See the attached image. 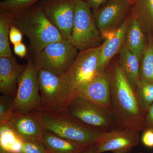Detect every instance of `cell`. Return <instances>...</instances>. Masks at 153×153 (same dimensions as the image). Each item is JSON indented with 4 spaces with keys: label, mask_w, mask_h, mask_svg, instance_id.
<instances>
[{
    "label": "cell",
    "mask_w": 153,
    "mask_h": 153,
    "mask_svg": "<svg viewBox=\"0 0 153 153\" xmlns=\"http://www.w3.org/2000/svg\"><path fill=\"white\" fill-rule=\"evenodd\" d=\"M13 50L16 55L22 58L27 55V50L26 46L23 43H21L14 45Z\"/></svg>",
    "instance_id": "cell-32"
},
{
    "label": "cell",
    "mask_w": 153,
    "mask_h": 153,
    "mask_svg": "<svg viewBox=\"0 0 153 153\" xmlns=\"http://www.w3.org/2000/svg\"><path fill=\"white\" fill-rule=\"evenodd\" d=\"M135 90L140 104L147 112L153 103V83L140 79L136 85Z\"/></svg>",
    "instance_id": "cell-24"
},
{
    "label": "cell",
    "mask_w": 153,
    "mask_h": 153,
    "mask_svg": "<svg viewBox=\"0 0 153 153\" xmlns=\"http://www.w3.org/2000/svg\"><path fill=\"white\" fill-rule=\"evenodd\" d=\"M127 1H129L131 2L132 3V4H134L136 0H127Z\"/></svg>",
    "instance_id": "cell-34"
},
{
    "label": "cell",
    "mask_w": 153,
    "mask_h": 153,
    "mask_svg": "<svg viewBox=\"0 0 153 153\" xmlns=\"http://www.w3.org/2000/svg\"><path fill=\"white\" fill-rule=\"evenodd\" d=\"M41 0H4L0 3V9L16 11L28 7Z\"/></svg>",
    "instance_id": "cell-26"
},
{
    "label": "cell",
    "mask_w": 153,
    "mask_h": 153,
    "mask_svg": "<svg viewBox=\"0 0 153 153\" xmlns=\"http://www.w3.org/2000/svg\"><path fill=\"white\" fill-rule=\"evenodd\" d=\"M146 43V35L137 19L132 14L131 19L126 33L125 45L140 60Z\"/></svg>",
    "instance_id": "cell-18"
},
{
    "label": "cell",
    "mask_w": 153,
    "mask_h": 153,
    "mask_svg": "<svg viewBox=\"0 0 153 153\" xmlns=\"http://www.w3.org/2000/svg\"><path fill=\"white\" fill-rule=\"evenodd\" d=\"M23 35V33L19 28L13 25H12L9 34V39L13 45L22 43Z\"/></svg>",
    "instance_id": "cell-28"
},
{
    "label": "cell",
    "mask_w": 153,
    "mask_h": 153,
    "mask_svg": "<svg viewBox=\"0 0 153 153\" xmlns=\"http://www.w3.org/2000/svg\"><path fill=\"white\" fill-rule=\"evenodd\" d=\"M8 123L23 141H41L46 131L39 111L13 113Z\"/></svg>",
    "instance_id": "cell-13"
},
{
    "label": "cell",
    "mask_w": 153,
    "mask_h": 153,
    "mask_svg": "<svg viewBox=\"0 0 153 153\" xmlns=\"http://www.w3.org/2000/svg\"><path fill=\"white\" fill-rule=\"evenodd\" d=\"M14 97L2 94L0 96V123H8L13 114Z\"/></svg>",
    "instance_id": "cell-25"
},
{
    "label": "cell",
    "mask_w": 153,
    "mask_h": 153,
    "mask_svg": "<svg viewBox=\"0 0 153 153\" xmlns=\"http://www.w3.org/2000/svg\"><path fill=\"white\" fill-rule=\"evenodd\" d=\"M26 67L27 65L19 64L14 56L0 57V91L2 94L15 97Z\"/></svg>",
    "instance_id": "cell-15"
},
{
    "label": "cell",
    "mask_w": 153,
    "mask_h": 153,
    "mask_svg": "<svg viewBox=\"0 0 153 153\" xmlns=\"http://www.w3.org/2000/svg\"><path fill=\"white\" fill-rule=\"evenodd\" d=\"M67 111L83 123L104 133L123 129L112 109L81 97H75L69 103Z\"/></svg>",
    "instance_id": "cell-5"
},
{
    "label": "cell",
    "mask_w": 153,
    "mask_h": 153,
    "mask_svg": "<svg viewBox=\"0 0 153 153\" xmlns=\"http://www.w3.org/2000/svg\"><path fill=\"white\" fill-rule=\"evenodd\" d=\"M0 153H9L7 152H4V151L0 150Z\"/></svg>",
    "instance_id": "cell-35"
},
{
    "label": "cell",
    "mask_w": 153,
    "mask_h": 153,
    "mask_svg": "<svg viewBox=\"0 0 153 153\" xmlns=\"http://www.w3.org/2000/svg\"><path fill=\"white\" fill-rule=\"evenodd\" d=\"M132 14L137 19L146 35L153 36V0H136Z\"/></svg>",
    "instance_id": "cell-20"
},
{
    "label": "cell",
    "mask_w": 153,
    "mask_h": 153,
    "mask_svg": "<svg viewBox=\"0 0 153 153\" xmlns=\"http://www.w3.org/2000/svg\"><path fill=\"white\" fill-rule=\"evenodd\" d=\"M131 13L118 29L114 32L109 33L103 39L105 40L101 44L99 60V71L106 69L113 57L120 53L123 48L125 42L127 30L132 17Z\"/></svg>",
    "instance_id": "cell-16"
},
{
    "label": "cell",
    "mask_w": 153,
    "mask_h": 153,
    "mask_svg": "<svg viewBox=\"0 0 153 153\" xmlns=\"http://www.w3.org/2000/svg\"><path fill=\"white\" fill-rule=\"evenodd\" d=\"M41 116L46 131L81 144H95L105 133L83 123L67 111H41Z\"/></svg>",
    "instance_id": "cell-4"
},
{
    "label": "cell",
    "mask_w": 153,
    "mask_h": 153,
    "mask_svg": "<svg viewBox=\"0 0 153 153\" xmlns=\"http://www.w3.org/2000/svg\"><path fill=\"white\" fill-rule=\"evenodd\" d=\"M119 54V64L135 90L137 83L140 80L139 58L131 52L125 44Z\"/></svg>",
    "instance_id": "cell-19"
},
{
    "label": "cell",
    "mask_w": 153,
    "mask_h": 153,
    "mask_svg": "<svg viewBox=\"0 0 153 153\" xmlns=\"http://www.w3.org/2000/svg\"><path fill=\"white\" fill-rule=\"evenodd\" d=\"M76 2V0H41L37 3L68 41L73 29Z\"/></svg>",
    "instance_id": "cell-11"
},
{
    "label": "cell",
    "mask_w": 153,
    "mask_h": 153,
    "mask_svg": "<svg viewBox=\"0 0 153 153\" xmlns=\"http://www.w3.org/2000/svg\"><path fill=\"white\" fill-rule=\"evenodd\" d=\"M142 142L145 146L153 148V130L147 129L144 131L141 138Z\"/></svg>",
    "instance_id": "cell-29"
},
{
    "label": "cell",
    "mask_w": 153,
    "mask_h": 153,
    "mask_svg": "<svg viewBox=\"0 0 153 153\" xmlns=\"http://www.w3.org/2000/svg\"><path fill=\"white\" fill-rule=\"evenodd\" d=\"M102 39L90 7L83 0H76L73 29L68 41L82 51L100 46Z\"/></svg>",
    "instance_id": "cell-6"
},
{
    "label": "cell",
    "mask_w": 153,
    "mask_h": 153,
    "mask_svg": "<svg viewBox=\"0 0 153 153\" xmlns=\"http://www.w3.org/2000/svg\"><path fill=\"white\" fill-rule=\"evenodd\" d=\"M140 79L153 83V36L146 35V47L140 60Z\"/></svg>",
    "instance_id": "cell-23"
},
{
    "label": "cell",
    "mask_w": 153,
    "mask_h": 153,
    "mask_svg": "<svg viewBox=\"0 0 153 153\" xmlns=\"http://www.w3.org/2000/svg\"><path fill=\"white\" fill-rule=\"evenodd\" d=\"M82 153H97L95 145L94 144L89 146Z\"/></svg>",
    "instance_id": "cell-33"
},
{
    "label": "cell",
    "mask_w": 153,
    "mask_h": 153,
    "mask_svg": "<svg viewBox=\"0 0 153 153\" xmlns=\"http://www.w3.org/2000/svg\"><path fill=\"white\" fill-rule=\"evenodd\" d=\"M41 141L49 153H82L89 146L71 141L47 131Z\"/></svg>",
    "instance_id": "cell-17"
},
{
    "label": "cell",
    "mask_w": 153,
    "mask_h": 153,
    "mask_svg": "<svg viewBox=\"0 0 153 153\" xmlns=\"http://www.w3.org/2000/svg\"><path fill=\"white\" fill-rule=\"evenodd\" d=\"M142 153V152H140V153Z\"/></svg>",
    "instance_id": "cell-36"
},
{
    "label": "cell",
    "mask_w": 153,
    "mask_h": 153,
    "mask_svg": "<svg viewBox=\"0 0 153 153\" xmlns=\"http://www.w3.org/2000/svg\"><path fill=\"white\" fill-rule=\"evenodd\" d=\"M140 143V132L126 128L105 133L95 144L97 153H129Z\"/></svg>",
    "instance_id": "cell-12"
},
{
    "label": "cell",
    "mask_w": 153,
    "mask_h": 153,
    "mask_svg": "<svg viewBox=\"0 0 153 153\" xmlns=\"http://www.w3.org/2000/svg\"><path fill=\"white\" fill-rule=\"evenodd\" d=\"M101 45L80 51L67 71L75 91L93 79L99 72Z\"/></svg>",
    "instance_id": "cell-10"
},
{
    "label": "cell",
    "mask_w": 153,
    "mask_h": 153,
    "mask_svg": "<svg viewBox=\"0 0 153 153\" xmlns=\"http://www.w3.org/2000/svg\"><path fill=\"white\" fill-rule=\"evenodd\" d=\"M24 141L15 133L8 123H0V150L20 153Z\"/></svg>",
    "instance_id": "cell-22"
},
{
    "label": "cell",
    "mask_w": 153,
    "mask_h": 153,
    "mask_svg": "<svg viewBox=\"0 0 153 153\" xmlns=\"http://www.w3.org/2000/svg\"><path fill=\"white\" fill-rule=\"evenodd\" d=\"M38 70L33 59L29 57L14 97L13 113L25 114L33 111H41Z\"/></svg>",
    "instance_id": "cell-8"
},
{
    "label": "cell",
    "mask_w": 153,
    "mask_h": 153,
    "mask_svg": "<svg viewBox=\"0 0 153 153\" xmlns=\"http://www.w3.org/2000/svg\"><path fill=\"white\" fill-rule=\"evenodd\" d=\"M20 153H49L41 141H24Z\"/></svg>",
    "instance_id": "cell-27"
},
{
    "label": "cell",
    "mask_w": 153,
    "mask_h": 153,
    "mask_svg": "<svg viewBox=\"0 0 153 153\" xmlns=\"http://www.w3.org/2000/svg\"><path fill=\"white\" fill-rule=\"evenodd\" d=\"M13 12V25L27 37L30 49L34 55L48 44L66 40L38 3Z\"/></svg>",
    "instance_id": "cell-2"
},
{
    "label": "cell",
    "mask_w": 153,
    "mask_h": 153,
    "mask_svg": "<svg viewBox=\"0 0 153 153\" xmlns=\"http://www.w3.org/2000/svg\"><path fill=\"white\" fill-rule=\"evenodd\" d=\"M111 87V108L122 128L140 132L145 130L146 111L140 104L135 91L118 63L107 67Z\"/></svg>",
    "instance_id": "cell-1"
},
{
    "label": "cell",
    "mask_w": 153,
    "mask_h": 153,
    "mask_svg": "<svg viewBox=\"0 0 153 153\" xmlns=\"http://www.w3.org/2000/svg\"><path fill=\"white\" fill-rule=\"evenodd\" d=\"M14 17L13 11L0 9V57L13 56L9 34Z\"/></svg>",
    "instance_id": "cell-21"
},
{
    "label": "cell",
    "mask_w": 153,
    "mask_h": 153,
    "mask_svg": "<svg viewBox=\"0 0 153 153\" xmlns=\"http://www.w3.org/2000/svg\"><path fill=\"white\" fill-rule=\"evenodd\" d=\"M75 97L111 109L110 82L107 68L100 71L89 82L75 91Z\"/></svg>",
    "instance_id": "cell-14"
},
{
    "label": "cell",
    "mask_w": 153,
    "mask_h": 153,
    "mask_svg": "<svg viewBox=\"0 0 153 153\" xmlns=\"http://www.w3.org/2000/svg\"><path fill=\"white\" fill-rule=\"evenodd\" d=\"M89 6L91 9L94 11H97L101 8V6L105 5L108 0H83Z\"/></svg>",
    "instance_id": "cell-31"
},
{
    "label": "cell",
    "mask_w": 153,
    "mask_h": 153,
    "mask_svg": "<svg viewBox=\"0 0 153 153\" xmlns=\"http://www.w3.org/2000/svg\"><path fill=\"white\" fill-rule=\"evenodd\" d=\"M78 54V50L65 40L48 44L34 55L33 59L38 68L63 74L69 70Z\"/></svg>",
    "instance_id": "cell-7"
},
{
    "label": "cell",
    "mask_w": 153,
    "mask_h": 153,
    "mask_svg": "<svg viewBox=\"0 0 153 153\" xmlns=\"http://www.w3.org/2000/svg\"><path fill=\"white\" fill-rule=\"evenodd\" d=\"M38 81L42 112L67 111L75 91L68 72L56 74L38 68Z\"/></svg>",
    "instance_id": "cell-3"
},
{
    "label": "cell",
    "mask_w": 153,
    "mask_h": 153,
    "mask_svg": "<svg viewBox=\"0 0 153 153\" xmlns=\"http://www.w3.org/2000/svg\"><path fill=\"white\" fill-rule=\"evenodd\" d=\"M133 5L127 0H109L102 7L94 12L97 26L102 39L124 23L131 13Z\"/></svg>",
    "instance_id": "cell-9"
},
{
    "label": "cell",
    "mask_w": 153,
    "mask_h": 153,
    "mask_svg": "<svg viewBox=\"0 0 153 153\" xmlns=\"http://www.w3.org/2000/svg\"></svg>",
    "instance_id": "cell-37"
},
{
    "label": "cell",
    "mask_w": 153,
    "mask_h": 153,
    "mask_svg": "<svg viewBox=\"0 0 153 153\" xmlns=\"http://www.w3.org/2000/svg\"><path fill=\"white\" fill-rule=\"evenodd\" d=\"M145 125V130L150 129L153 130V103L147 112Z\"/></svg>",
    "instance_id": "cell-30"
}]
</instances>
